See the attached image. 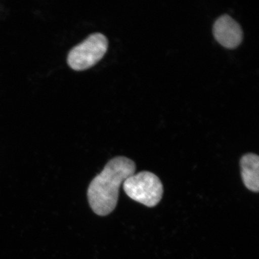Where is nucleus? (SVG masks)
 <instances>
[{
    "label": "nucleus",
    "instance_id": "7ed1b4c3",
    "mask_svg": "<svg viewBox=\"0 0 259 259\" xmlns=\"http://www.w3.org/2000/svg\"><path fill=\"white\" fill-rule=\"evenodd\" d=\"M108 40L102 33H94L70 50L67 63L72 69L81 71L95 66L108 50Z\"/></svg>",
    "mask_w": 259,
    "mask_h": 259
},
{
    "label": "nucleus",
    "instance_id": "f257e3e1",
    "mask_svg": "<svg viewBox=\"0 0 259 259\" xmlns=\"http://www.w3.org/2000/svg\"><path fill=\"white\" fill-rule=\"evenodd\" d=\"M135 162L125 157L113 158L90 183L88 193L91 208L96 214L105 216L117 205L120 186L135 173Z\"/></svg>",
    "mask_w": 259,
    "mask_h": 259
},
{
    "label": "nucleus",
    "instance_id": "20e7f679",
    "mask_svg": "<svg viewBox=\"0 0 259 259\" xmlns=\"http://www.w3.org/2000/svg\"><path fill=\"white\" fill-rule=\"evenodd\" d=\"M213 34L216 40L227 48L237 47L243 38L241 26L228 15H223L216 19Z\"/></svg>",
    "mask_w": 259,
    "mask_h": 259
},
{
    "label": "nucleus",
    "instance_id": "f03ea898",
    "mask_svg": "<svg viewBox=\"0 0 259 259\" xmlns=\"http://www.w3.org/2000/svg\"><path fill=\"white\" fill-rule=\"evenodd\" d=\"M123 189L132 199L148 207L156 206L163 193L159 178L148 171L132 175L123 183Z\"/></svg>",
    "mask_w": 259,
    "mask_h": 259
},
{
    "label": "nucleus",
    "instance_id": "39448f33",
    "mask_svg": "<svg viewBox=\"0 0 259 259\" xmlns=\"http://www.w3.org/2000/svg\"><path fill=\"white\" fill-rule=\"evenodd\" d=\"M243 182L248 189L258 192L259 189V157L254 154H247L241 160Z\"/></svg>",
    "mask_w": 259,
    "mask_h": 259
}]
</instances>
